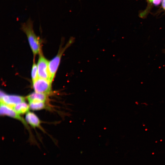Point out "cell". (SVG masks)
<instances>
[{
  "instance_id": "1",
  "label": "cell",
  "mask_w": 165,
  "mask_h": 165,
  "mask_svg": "<svg viewBox=\"0 0 165 165\" xmlns=\"http://www.w3.org/2000/svg\"><path fill=\"white\" fill-rule=\"evenodd\" d=\"M21 29L27 35L31 48L34 55L39 52L40 42L39 38L35 34L33 29V22L29 18L21 24Z\"/></svg>"
},
{
  "instance_id": "2",
  "label": "cell",
  "mask_w": 165,
  "mask_h": 165,
  "mask_svg": "<svg viewBox=\"0 0 165 165\" xmlns=\"http://www.w3.org/2000/svg\"><path fill=\"white\" fill-rule=\"evenodd\" d=\"M74 41V38L72 37L71 38L64 47H61L57 55L49 62V69L52 82L58 67L63 54L66 49L73 44Z\"/></svg>"
},
{
  "instance_id": "3",
  "label": "cell",
  "mask_w": 165,
  "mask_h": 165,
  "mask_svg": "<svg viewBox=\"0 0 165 165\" xmlns=\"http://www.w3.org/2000/svg\"><path fill=\"white\" fill-rule=\"evenodd\" d=\"M49 63L40 53L37 64L38 76V78L46 79L52 82L49 71Z\"/></svg>"
},
{
  "instance_id": "4",
  "label": "cell",
  "mask_w": 165,
  "mask_h": 165,
  "mask_svg": "<svg viewBox=\"0 0 165 165\" xmlns=\"http://www.w3.org/2000/svg\"><path fill=\"white\" fill-rule=\"evenodd\" d=\"M33 82V87L36 92L48 95L51 90L52 82L43 79L38 78Z\"/></svg>"
},
{
  "instance_id": "5",
  "label": "cell",
  "mask_w": 165,
  "mask_h": 165,
  "mask_svg": "<svg viewBox=\"0 0 165 165\" xmlns=\"http://www.w3.org/2000/svg\"><path fill=\"white\" fill-rule=\"evenodd\" d=\"M0 103L5 104L11 108L16 105L25 101L24 97L16 95L6 94L3 91H0Z\"/></svg>"
},
{
  "instance_id": "6",
  "label": "cell",
  "mask_w": 165,
  "mask_h": 165,
  "mask_svg": "<svg viewBox=\"0 0 165 165\" xmlns=\"http://www.w3.org/2000/svg\"><path fill=\"white\" fill-rule=\"evenodd\" d=\"M0 114L1 116H7L21 121L25 126H27L24 119L12 108L2 103H0Z\"/></svg>"
},
{
  "instance_id": "7",
  "label": "cell",
  "mask_w": 165,
  "mask_h": 165,
  "mask_svg": "<svg viewBox=\"0 0 165 165\" xmlns=\"http://www.w3.org/2000/svg\"><path fill=\"white\" fill-rule=\"evenodd\" d=\"M25 119L27 122L33 127H40V121L38 117L34 113L30 112L27 113Z\"/></svg>"
},
{
  "instance_id": "8",
  "label": "cell",
  "mask_w": 165,
  "mask_h": 165,
  "mask_svg": "<svg viewBox=\"0 0 165 165\" xmlns=\"http://www.w3.org/2000/svg\"><path fill=\"white\" fill-rule=\"evenodd\" d=\"M48 95L35 92L30 94L27 97L29 102L32 101H38L45 102L46 101Z\"/></svg>"
},
{
  "instance_id": "9",
  "label": "cell",
  "mask_w": 165,
  "mask_h": 165,
  "mask_svg": "<svg viewBox=\"0 0 165 165\" xmlns=\"http://www.w3.org/2000/svg\"><path fill=\"white\" fill-rule=\"evenodd\" d=\"M19 114H23L29 112V105L24 101L18 104L12 108Z\"/></svg>"
},
{
  "instance_id": "10",
  "label": "cell",
  "mask_w": 165,
  "mask_h": 165,
  "mask_svg": "<svg viewBox=\"0 0 165 165\" xmlns=\"http://www.w3.org/2000/svg\"><path fill=\"white\" fill-rule=\"evenodd\" d=\"M29 102V108L32 110H40L45 108V102L38 101H32Z\"/></svg>"
},
{
  "instance_id": "11",
  "label": "cell",
  "mask_w": 165,
  "mask_h": 165,
  "mask_svg": "<svg viewBox=\"0 0 165 165\" xmlns=\"http://www.w3.org/2000/svg\"><path fill=\"white\" fill-rule=\"evenodd\" d=\"M31 76L32 82L38 78V67L35 63H33L31 70Z\"/></svg>"
},
{
  "instance_id": "12",
  "label": "cell",
  "mask_w": 165,
  "mask_h": 165,
  "mask_svg": "<svg viewBox=\"0 0 165 165\" xmlns=\"http://www.w3.org/2000/svg\"><path fill=\"white\" fill-rule=\"evenodd\" d=\"M160 1L161 0H153L152 2L155 5H157L160 4Z\"/></svg>"
},
{
  "instance_id": "13",
  "label": "cell",
  "mask_w": 165,
  "mask_h": 165,
  "mask_svg": "<svg viewBox=\"0 0 165 165\" xmlns=\"http://www.w3.org/2000/svg\"><path fill=\"white\" fill-rule=\"evenodd\" d=\"M162 4L163 8L165 10V0H162Z\"/></svg>"
},
{
  "instance_id": "14",
  "label": "cell",
  "mask_w": 165,
  "mask_h": 165,
  "mask_svg": "<svg viewBox=\"0 0 165 165\" xmlns=\"http://www.w3.org/2000/svg\"><path fill=\"white\" fill-rule=\"evenodd\" d=\"M150 2H152L153 0H148Z\"/></svg>"
},
{
  "instance_id": "15",
  "label": "cell",
  "mask_w": 165,
  "mask_h": 165,
  "mask_svg": "<svg viewBox=\"0 0 165 165\" xmlns=\"http://www.w3.org/2000/svg\"><path fill=\"white\" fill-rule=\"evenodd\" d=\"M163 52L165 53V49H164L163 51Z\"/></svg>"
}]
</instances>
